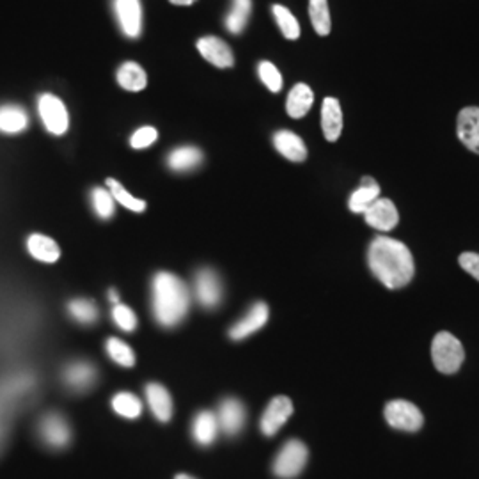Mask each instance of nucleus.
I'll return each instance as SVG.
<instances>
[{
	"label": "nucleus",
	"mask_w": 479,
	"mask_h": 479,
	"mask_svg": "<svg viewBox=\"0 0 479 479\" xmlns=\"http://www.w3.org/2000/svg\"><path fill=\"white\" fill-rule=\"evenodd\" d=\"M39 432L43 441L50 446V448H66L71 441V430L69 425L66 423L64 418H60L59 414H48L41 425H39Z\"/></svg>",
	"instance_id": "4468645a"
},
{
	"label": "nucleus",
	"mask_w": 479,
	"mask_h": 479,
	"mask_svg": "<svg viewBox=\"0 0 479 479\" xmlns=\"http://www.w3.org/2000/svg\"><path fill=\"white\" fill-rule=\"evenodd\" d=\"M460 267L469 274L473 275L476 281H479V254L476 252H464L460 258Z\"/></svg>",
	"instance_id": "4c0bfd02"
},
{
	"label": "nucleus",
	"mask_w": 479,
	"mask_h": 479,
	"mask_svg": "<svg viewBox=\"0 0 479 479\" xmlns=\"http://www.w3.org/2000/svg\"><path fill=\"white\" fill-rule=\"evenodd\" d=\"M219 419L213 412H199L192 423V435L197 444L210 446L219 435Z\"/></svg>",
	"instance_id": "412c9836"
},
{
	"label": "nucleus",
	"mask_w": 479,
	"mask_h": 479,
	"mask_svg": "<svg viewBox=\"0 0 479 479\" xmlns=\"http://www.w3.org/2000/svg\"><path fill=\"white\" fill-rule=\"evenodd\" d=\"M363 215L371 228H375L382 233L395 229L400 222V215H398L395 203L391 199H386V197H379Z\"/></svg>",
	"instance_id": "1a4fd4ad"
},
{
	"label": "nucleus",
	"mask_w": 479,
	"mask_h": 479,
	"mask_svg": "<svg viewBox=\"0 0 479 479\" xmlns=\"http://www.w3.org/2000/svg\"><path fill=\"white\" fill-rule=\"evenodd\" d=\"M153 315L162 327H176L185 320L190 307L187 284L171 272H158L153 277Z\"/></svg>",
	"instance_id": "f03ea898"
},
{
	"label": "nucleus",
	"mask_w": 479,
	"mask_h": 479,
	"mask_svg": "<svg viewBox=\"0 0 479 479\" xmlns=\"http://www.w3.org/2000/svg\"><path fill=\"white\" fill-rule=\"evenodd\" d=\"M309 459V451L302 441H288L274 460V475L281 479L297 478Z\"/></svg>",
	"instance_id": "20e7f679"
},
{
	"label": "nucleus",
	"mask_w": 479,
	"mask_h": 479,
	"mask_svg": "<svg viewBox=\"0 0 479 479\" xmlns=\"http://www.w3.org/2000/svg\"><path fill=\"white\" fill-rule=\"evenodd\" d=\"M174 479H196V478H192V476H188V475H178V476H176V478Z\"/></svg>",
	"instance_id": "a19ab883"
},
{
	"label": "nucleus",
	"mask_w": 479,
	"mask_h": 479,
	"mask_svg": "<svg viewBox=\"0 0 479 479\" xmlns=\"http://www.w3.org/2000/svg\"><path fill=\"white\" fill-rule=\"evenodd\" d=\"M293 414V403L290 398L286 396H275L267 411L263 412V418H261V434L267 435V437H274L284 425L286 421L291 418Z\"/></svg>",
	"instance_id": "6e6552de"
},
{
	"label": "nucleus",
	"mask_w": 479,
	"mask_h": 479,
	"mask_svg": "<svg viewBox=\"0 0 479 479\" xmlns=\"http://www.w3.org/2000/svg\"><path fill=\"white\" fill-rule=\"evenodd\" d=\"M27 249L30 256L43 263H55L60 256V249L55 243V240L44 236V235H32L27 240Z\"/></svg>",
	"instance_id": "5701e85b"
},
{
	"label": "nucleus",
	"mask_w": 479,
	"mask_h": 479,
	"mask_svg": "<svg viewBox=\"0 0 479 479\" xmlns=\"http://www.w3.org/2000/svg\"><path fill=\"white\" fill-rule=\"evenodd\" d=\"M432 359L437 371L453 375L462 368L466 352L462 343L451 332H439L432 343Z\"/></svg>",
	"instance_id": "7ed1b4c3"
},
{
	"label": "nucleus",
	"mask_w": 479,
	"mask_h": 479,
	"mask_svg": "<svg viewBox=\"0 0 479 479\" xmlns=\"http://www.w3.org/2000/svg\"><path fill=\"white\" fill-rule=\"evenodd\" d=\"M268 322V306L265 302H256L249 313L231 327L229 331V338L235 341H242L249 336H252L254 332H258L259 329H263Z\"/></svg>",
	"instance_id": "f8f14e48"
},
{
	"label": "nucleus",
	"mask_w": 479,
	"mask_h": 479,
	"mask_svg": "<svg viewBox=\"0 0 479 479\" xmlns=\"http://www.w3.org/2000/svg\"><path fill=\"white\" fill-rule=\"evenodd\" d=\"M368 265L371 274L389 290L409 286L416 272L409 247L389 236L373 238L368 249Z\"/></svg>",
	"instance_id": "f257e3e1"
},
{
	"label": "nucleus",
	"mask_w": 479,
	"mask_h": 479,
	"mask_svg": "<svg viewBox=\"0 0 479 479\" xmlns=\"http://www.w3.org/2000/svg\"><path fill=\"white\" fill-rule=\"evenodd\" d=\"M201 162H203V153L196 146H181V148L174 149L167 158L169 167L172 171H178V172L192 171L197 165H201Z\"/></svg>",
	"instance_id": "393cba45"
},
{
	"label": "nucleus",
	"mask_w": 479,
	"mask_h": 479,
	"mask_svg": "<svg viewBox=\"0 0 479 479\" xmlns=\"http://www.w3.org/2000/svg\"><path fill=\"white\" fill-rule=\"evenodd\" d=\"M309 16H311L316 34L320 36L331 34L332 21H331V11H329L327 0H309Z\"/></svg>",
	"instance_id": "c756f323"
},
{
	"label": "nucleus",
	"mask_w": 479,
	"mask_h": 479,
	"mask_svg": "<svg viewBox=\"0 0 479 479\" xmlns=\"http://www.w3.org/2000/svg\"><path fill=\"white\" fill-rule=\"evenodd\" d=\"M112 318H114L116 325L119 329H123L124 332H132L137 327V316H135V313L128 306H124L121 302L114 306Z\"/></svg>",
	"instance_id": "c9c22d12"
},
{
	"label": "nucleus",
	"mask_w": 479,
	"mask_h": 479,
	"mask_svg": "<svg viewBox=\"0 0 479 479\" xmlns=\"http://www.w3.org/2000/svg\"><path fill=\"white\" fill-rule=\"evenodd\" d=\"M68 311L78 323H84V325H91L98 320V307L87 299H76L69 302Z\"/></svg>",
	"instance_id": "473e14b6"
},
{
	"label": "nucleus",
	"mask_w": 479,
	"mask_h": 479,
	"mask_svg": "<svg viewBox=\"0 0 479 479\" xmlns=\"http://www.w3.org/2000/svg\"><path fill=\"white\" fill-rule=\"evenodd\" d=\"M457 133L466 148L479 155V107H467L459 114Z\"/></svg>",
	"instance_id": "2eb2a0df"
},
{
	"label": "nucleus",
	"mask_w": 479,
	"mask_h": 479,
	"mask_svg": "<svg viewBox=\"0 0 479 479\" xmlns=\"http://www.w3.org/2000/svg\"><path fill=\"white\" fill-rule=\"evenodd\" d=\"M217 419H219V427L220 430L233 437V435H238L243 427H245V419H247V412H245V407L240 400L236 398H228L220 403L219 407V414H217Z\"/></svg>",
	"instance_id": "9d476101"
},
{
	"label": "nucleus",
	"mask_w": 479,
	"mask_h": 479,
	"mask_svg": "<svg viewBox=\"0 0 479 479\" xmlns=\"http://www.w3.org/2000/svg\"><path fill=\"white\" fill-rule=\"evenodd\" d=\"M171 4H176V5H192L196 0H169Z\"/></svg>",
	"instance_id": "58836bf2"
},
{
	"label": "nucleus",
	"mask_w": 479,
	"mask_h": 479,
	"mask_svg": "<svg viewBox=\"0 0 479 479\" xmlns=\"http://www.w3.org/2000/svg\"><path fill=\"white\" fill-rule=\"evenodd\" d=\"M197 50L203 55V59H206L210 64L217 66V68H231L235 64V53L231 50V46L222 41L220 37L215 36H208V37H201L197 41Z\"/></svg>",
	"instance_id": "9b49d317"
},
{
	"label": "nucleus",
	"mask_w": 479,
	"mask_h": 479,
	"mask_svg": "<svg viewBox=\"0 0 479 479\" xmlns=\"http://www.w3.org/2000/svg\"><path fill=\"white\" fill-rule=\"evenodd\" d=\"M108 299H110V302H114V306H116V304H119V297H117V293H116L114 290H110V291H108Z\"/></svg>",
	"instance_id": "ea45409f"
},
{
	"label": "nucleus",
	"mask_w": 479,
	"mask_h": 479,
	"mask_svg": "<svg viewBox=\"0 0 479 479\" xmlns=\"http://www.w3.org/2000/svg\"><path fill=\"white\" fill-rule=\"evenodd\" d=\"M272 12H274V18L283 32V36L290 41H295L300 37V25H299V20L293 16V12L281 5V4H275L272 5Z\"/></svg>",
	"instance_id": "cd10ccee"
},
{
	"label": "nucleus",
	"mask_w": 479,
	"mask_h": 479,
	"mask_svg": "<svg viewBox=\"0 0 479 479\" xmlns=\"http://www.w3.org/2000/svg\"><path fill=\"white\" fill-rule=\"evenodd\" d=\"M117 84L126 91L137 92L148 85V75L140 64L128 60L117 69Z\"/></svg>",
	"instance_id": "b1692460"
},
{
	"label": "nucleus",
	"mask_w": 479,
	"mask_h": 479,
	"mask_svg": "<svg viewBox=\"0 0 479 479\" xmlns=\"http://www.w3.org/2000/svg\"><path fill=\"white\" fill-rule=\"evenodd\" d=\"M194 291L197 302L206 309H215L222 302V283L210 268H203L196 274Z\"/></svg>",
	"instance_id": "0eeeda50"
},
{
	"label": "nucleus",
	"mask_w": 479,
	"mask_h": 479,
	"mask_svg": "<svg viewBox=\"0 0 479 479\" xmlns=\"http://www.w3.org/2000/svg\"><path fill=\"white\" fill-rule=\"evenodd\" d=\"M107 352H108L110 359L116 364H119L123 368L135 366V354H133V350L124 341H121L117 338H110L107 341Z\"/></svg>",
	"instance_id": "2f4dec72"
},
{
	"label": "nucleus",
	"mask_w": 479,
	"mask_h": 479,
	"mask_svg": "<svg viewBox=\"0 0 479 479\" xmlns=\"http://www.w3.org/2000/svg\"><path fill=\"white\" fill-rule=\"evenodd\" d=\"M112 409L116 414L126 418V419H137L142 414V403L137 396L130 393H119L112 400Z\"/></svg>",
	"instance_id": "7c9ffc66"
},
{
	"label": "nucleus",
	"mask_w": 479,
	"mask_h": 479,
	"mask_svg": "<svg viewBox=\"0 0 479 479\" xmlns=\"http://www.w3.org/2000/svg\"><path fill=\"white\" fill-rule=\"evenodd\" d=\"M258 75H259L261 82L268 87V91L279 92L283 89V75H281V71L270 60L259 62Z\"/></svg>",
	"instance_id": "f704fd0d"
},
{
	"label": "nucleus",
	"mask_w": 479,
	"mask_h": 479,
	"mask_svg": "<svg viewBox=\"0 0 479 479\" xmlns=\"http://www.w3.org/2000/svg\"><path fill=\"white\" fill-rule=\"evenodd\" d=\"M156 139H158V132L153 126H142L132 135L130 144L133 149H144V148H149L151 144H155Z\"/></svg>",
	"instance_id": "e433bc0d"
},
{
	"label": "nucleus",
	"mask_w": 479,
	"mask_h": 479,
	"mask_svg": "<svg viewBox=\"0 0 479 479\" xmlns=\"http://www.w3.org/2000/svg\"><path fill=\"white\" fill-rule=\"evenodd\" d=\"M146 400L160 423H167L172 418V400L169 391L160 384H149L146 387Z\"/></svg>",
	"instance_id": "a211bd4d"
},
{
	"label": "nucleus",
	"mask_w": 479,
	"mask_h": 479,
	"mask_svg": "<svg viewBox=\"0 0 479 479\" xmlns=\"http://www.w3.org/2000/svg\"><path fill=\"white\" fill-rule=\"evenodd\" d=\"M322 130L329 142H336L343 132V112L338 98H325L322 105Z\"/></svg>",
	"instance_id": "dca6fc26"
},
{
	"label": "nucleus",
	"mask_w": 479,
	"mask_h": 479,
	"mask_svg": "<svg viewBox=\"0 0 479 479\" xmlns=\"http://www.w3.org/2000/svg\"><path fill=\"white\" fill-rule=\"evenodd\" d=\"M64 380L75 391H87L96 382V370L89 363H73L66 368Z\"/></svg>",
	"instance_id": "4be33fe9"
},
{
	"label": "nucleus",
	"mask_w": 479,
	"mask_h": 479,
	"mask_svg": "<svg viewBox=\"0 0 479 479\" xmlns=\"http://www.w3.org/2000/svg\"><path fill=\"white\" fill-rule=\"evenodd\" d=\"M27 124H28V117L20 107L7 105L0 108V132L18 133V132H23Z\"/></svg>",
	"instance_id": "a878e982"
},
{
	"label": "nucleus",
	"mask_w": 479,
	"mask_h": 479,
	"mask_svg": "<svg viewBox=\"0 0 479 479\" xmlns=\"http://www.w3.org/2000/svg\"><path fill=\"white\" fill-rule=\"evenodd\" d=\"M274 146L290 162H304L307 158V148L304 140L290 130H279L274 135Z\"/></svg>",
	"instance_id": "f3484780"
},
{
	"label": "nucleus",
	"mask_w": 479,
	"mask_h": 479,
	"mask_svg": "<svg viewBox=\"0 0 479 479\" xmlns=\"http://www.w3.org/2000/svg\"><path fill=\"white\" fill-rule=\"evenodd\" d=\"M116 14L123 32L135 39L140 36L142 30V7L140 0H116Z\"/></svg>",
	"instance_id": "ddd939ff"
},
{
	"label": "nucleus",
	"mask_w": 479,
	"mask_h": 479,
	"mask_svg": "<svg viewBox=\"0 0 479 479\" xmlns=\"http://www.w3.org/2000/svg\"><path fill=\"white\" fill-rule=\"evenodd\" d=\"M386 421L391 428L400 432H419L425 425L423 412L407 400H393L384 409Z\"/></svg>",
	"instance_id": "39448f33"
},
{
	"label": "nucleus",
	"mask_w": 479,
	"mask_h": 479,
	"mask_svg": "<svg viewBox=\"0 0 479 479\" xmlns=\"http://www.w3.org/2000/svg\"><path fill=\"white\" fill-rule=\"evenodd\" d=\"M379 197H380V185L373 178L366 176L363 178L361 187L350 196L348 208L354 213H364Z\"/></svg>",
	"instance_id": "aec40b11"
},
{
	"label": "nucleus",
	"mask_w": 479,
	"mask_h": 479,
	"mask_svg": "<svg viewBox=\"0 0 479 479\" xmlns=\"http://www.w3.org/2000/svg\"><path fill=\"white\" fill-rule=\"evenodd\" d=\"M252 0H233V7L226 16V27L231 34H240L251 18Z\"/></svg>",
	"instance_id": "bb28decb"
},
{
	"label": "nucleus",
	"mask_w": 479,
	"mask_h": 479,
	"mask_svg": "<svg viewBox=\"0 0 479 479\" xmlns=\"http://www.w3.org/2000/svg\"><path fill=\"white\" fill-rule=\"evenodd\" d=\"M39 116L44 124V128L53 133V135H64L69 126V117H68V108L60 101V98L53 94H43L37 101Z\"/></svg>",
	"instance_id": "423d86ee"
},
{
	"label": "nucleus",
	"mask_w": 479,
	"mask_h": 479,
	"mask_svg": "<svg viewBox=\"0 0 479 479\" xmlns=\"http://www.w3.org/2000/svg\"><path fill=\"white\" fill-rule=\"evenodd\" d=\"M107 188H108V192L112 194L114 201L119 203L121 206L128 208L130 212L142 213V212L146 210V201L133 197V196H132V194H130L119 181H116L114 178H108V180H107Z\"/></svg>",
	"instance_id": "c85d7f7f"
},
{
	"label": "nucleus",
	"mask_w": 479,
	"mask_h": 479,
	"mask_svg": "<svg viewBox=\"0 0 479 479\" xmlns=\"http://www.w3.org/2000/svg\"><path fill=\"white\" fill-rule=\"evenodd\" d=\"M313 101H315V92H313V89H311L307 84H297V85L290 91L288 100H286V110H288V116L293 117V119L304 117V116L311 110Z\"/></svg>",
	"instance_id": "6ab92c4d"
},
{
	"label": "nucleus",
	"mask_w": 479,
	"mask_h": 479,
	"mask_svg": "<svg viewBox=\"0 0 479 479\" xmlns=\"http://www.w3.org/2000/svg\"><path fill=\"white\" fill-rule=\"evenodd\" d=\"M114 197L112 194L108 192V188H94L92 190V206H94V212L100 219L107 220L114 215Z\"/></svg>",
	"instance_id": "72a5a7b5"
}]
</instances>
